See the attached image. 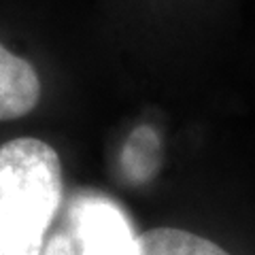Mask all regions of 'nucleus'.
Segmentation results:
<instances>
[{
    "mask_svg": "<svg viewBox=\"0 0 255 255\" xmlns=\"http://www.w3.org/2000/svg\"><path fill=\"white\" fill-rule=\"evenodd\" d=\"M62 162L34 136L0 145V255H41L62 204Z\"/></svg>",
    "mask_w": 255,
    "mask_h": 255,
    "instance_id": "nucleus-1",
    "label": "nucleus"
},
{
    "mask_svg": "<svg viewBox=\"0 0 255 255\" xmlns=\"http://www.w3.org/2000/svg\"><path fill=\"white\" fill-rule=\"evenodd\" d=\"M138 255H236L221 243L177 228H155L138 236Z\"/></svg>",
    "mask_w": 255,
    "mask_h": 255,
    "instance_id": "nucleus-4",
    "label": "nucleus"
},
{
    "mask_svg": "<svg viewBox=\"0 0 255 255\" xmlns=\"http://www.w3.org/2000/svg\"><path fill=\"white\" fill-rule=\"evenodd\" d=\"M77 255H138V236L126 211L107 196L83 194L68 206Z\"/></svg>",
    "mask_w": 255,
    "mask_h": 255,
    "instance_id": "nucleus-2",
    "label": "nucleus"
},
{
    "mask_svg": "<svg viewBox=\"0 0 255 255\" xmlns=\"http://www.w3.org/2000/svg\"><path fill=\"white\" fill-rule=\"evenodd\" d=\"M41 255H77V243L70 230L66 232H58L45 243Z\"/></svg>",
    "mask_w": 255,
    "mask_h": 255,
    "instance_id": "nucleus-5",
    "label": "nucleus"
},
{
    "mask_svg": "<svg viewBox=\"0 0 255 255\" xmlns=\"http://www.w3.org/2000/svg\"><path fill=\"white\" fill-rule=\"evenodd\" d=\"M41 100V79L34 66L0 45V122L19 119Z\"/></svg>",
    "mask_w": 255,
    "mask_h": 255,
    "instance_id": "nucleus-3",
    "label": "nucleus"
}]
</instances>
